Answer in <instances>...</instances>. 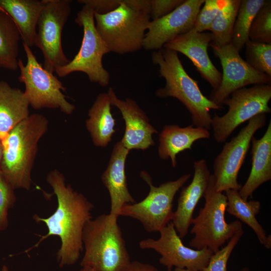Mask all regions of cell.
Instances as JSON below:
<instances>
[{"label":"cell","instance_id":"obj_36","mask_svg":"<svg viewBox=\"0 0 271 271\" xmlns=\"http://www.w3.org/2000/svg\"><path fill=\"white\" fill-rule=\"evenodd\" d=\"M125 271H159L153 265L138 261H131Z\"/></svg>","mask_w":271,"mask_h":271},{"label":"cell","instance_id":"obj_22","mask_svg":"<svg viewBox=\"0 0 271 271\" xmlns=\"http://www.w3.org/2000/svg\"><path fill=\"white\" fill-rule=\"evenodd\" d=\"M44 0H0V9L7 13L16 24L23 43L35 46L37 26Z\"/></svg>","mask_w":271,"mask_h":271},{"label":"cell","instance_id":"obj_8","mask_svg":"<svg viewBox=\"0 0 271 271\" xmlns=\"http://www.w3.org/2000/svg\"><path fill=\"white\" fill-rule=\"evenodd\" d=\"M75 21L83 28L80 48L72 60L57 68L55 73L64 77L73 72H81L87 75L90 82L105 87L109 84L110 74L103 67L102 58L109 51L96 29L93 11L83 5Z\"/></svg>","mask_w":271,"mask_h":271},{"label":"cell","instance_id":"obj_30","mask_svg":"<svg viewBox=\"0 0 271 271\" xmlns=\"http://www.w3.org/2000/svg\"><path fill=\"white\" fill-rule=\"evenodd\" d=\"M249 39L271 44V1H265L251 23Z\"/></svg>","mask_w":271,"mask_h":271},{"label":"cell","instance_id":"obj_10","mask_svg":"<svg viewBox=\"0 0 271 271\" xmlns=\"http://www.w3.org/2000/svg\"><path fill=\"white\" fill-rule=\"evenodd\" d=\"M270 99L271 84L254 85L233 92L222 102L228 107L227 112L221 116L215 113L212 117L214 140L223 143L242 123L258 114L270 113Z\"/></svg>","mask_w":271,"mask_h":271},{"label":"cell","instance_id":"obj_40","mask_svg":"<svg viewBox=\"0 0 271 271\" xmlns=\"http://www.w3.org/2000/svg\"><path fill=\"white\" fill-rule=\"evenodd\" d=\"M2 143L0 142V163L2 160Z\"/></svg>","mask_w":271,"mask_h":271},{"label":"cell","instance_id":"obj_11","mask_svg":"<svg viewBox=\"0 0 271 271\" xmlns=\"http://www.w3.org/2000/svg\"><path fill=\"white\" fill-rule=\"evenodd\" d=\"M70 0H44L37 23L35 46L44 57L43 67L52 73L68 63L62 46V32L71 12Z\"/></svg>","mask_w":271,"mask_h":271},{"label":"cell","instance_id":"obj_13","mask_svg":"<svg viewBox=\"0 0 271 271\" xmlns=\"http://www.w3.org/2000/svg\"><path fill=\"white\" fill-rule=\"evenodd\" d=\"M210 47L223 70L220 86L208 98L217 105L222 107V102L237 89L250 85L271 84V76L253 68L231 44Z\"/></svg>","mask_w":271,"mask_h":271},{"label":"cell","instance_id":"obj_19","mask_svg":"<svg viewBox=\"0 0 271 271\" xmlns=\"http://www.w3.org/2000/svg\"><path fill=\"white\" fill-rule=\"evenodd\" d=\"M129 150L120 141L114 146L106 170L101 175V181L108 190L110 198L109 215L117 218L121 209L125 205L136 202L128 189L125 165Z\"/></svg>","mask_w":271,"mask_h":271},{"label":"cell","instance_id":"obj_37","mask_svg":"<svg viewBox=\"0 0 271 271\" xmlns=\"http://www.w3.org/2000/svg\"><path fill=\"white\" fill-rule=\"evenodd\" d=\"M165 271H191V270L187 269H185V268H175L174 270H172V269H167Z\"/></svg>","mask_w":271,"mask_h":271},{"label":"cell","instance_id":"obj_41","mask_svg":"<svg viewBox=\"0 0 271 271\" xmlns=\"http://www.w3.org/2000/svg\"><path fill=\"white\" fill-rule=\"evenodd\" d=\"M239 271H251V270L247 267H243L241 268Z\"/></svg>","mask_w":271,"mask_h":271},{"label":"cell","instance_id":"obj_25","mask_svg":"<svg viewBox=\"0 0 271 271\" xmlns=\"http://www.w3.org/2000/svg\"><path fill=\"white\" fill-rule=\"evenodd\" d=\"M225 192L227 197V212L249 226L255 233L260 243L266 248L270 249V235H266L265 231L256 218V215L260 210V202L244 200L237 190L229 189Z\"/></svg>","mask_w":271,"mask_h":271},{"label":"cell","instance_id":"obj_14","mask_svg":"<svg viewBox=\"0 0 271 271\" xmlns=\"http://www.w3.org/2000/svg\"><path fill=\"white\" fill-rule=\"evenodd\" d=\"M158 239L149 238L141 240L142 249H153L160 255V263L167 269L185 268L200 271L208 263L213 253L209 249H195L185 246L171 221L160 231Z\"/></svg>","mask_w":271,"mask_h":271},{"label":"cell","instance_id":"obj_39","mask_svg":"<svg viewBox=\"0 0 271 271\" xmlns=\"http://www.w3.org/2000/svg\"><path fill=\"white\" fill-rule=\"evenodd\" d=\"M1 271H9V270L7 265H4L2 268Z\"/></svg>","mask_w":271,"mask_h":271},{"label":"cell","instance_id":"obj_28","mask_svg":"<svg viewBox=\"0 0 271 271\" xmlns=\"http://www.w3.org/2000/svg\"><path fill=\"white\" fill-rule=\"evenodd\" d=\"M265 0H240L231 44L240 52L249 40V31L255 15Z\"/></svg>","mask_w":271,"mask_h":271},{"label":"cell","instance_id":"obj_27","mask_svg":"<svg viewBox=\"0 0 271 271\" xmlns=\"http://www.w3.org/2000/svg\"><path fill=\"white\" fill-rule=\"evenodd\" d=\"M240 3V0H226L209 29L212 36L210 46L222 47L231 44Z\"/></svg>","mask_w":271,"mask_h":271},{"label":"cell","instance_id":"obj_21","mask_svg":"<svg viewBox=\"0 0 271 271\" xmlns=\"http://www.w3.org/2000/svg\"><path fill=\"white\" fill-rule=\"evenodd\" d=\"M210 137L209 130L190 125L181 127L172 124L164 126L159 134L158 153L160 159H170L173 168L177 165V155L186 150L191 149L194 143Z\"/></svg>","mask_w":271,"mask_h":271},{"label":"cell","instance_id":"obj_2","mask_svg":"<svg viewBox=\"0 0 271 271\" xmlns=\"http://www.w3.org/2000/svg\"><path fill=\"white\" fill-rule=\"evenodd\" d=\"M151 59L154 64L158 66L160 76L166 81L165 86L156 91V96L177 98L191 114L193 125L210 129L212 117L210 110H220L222 107L202 93L198 81L185 70L178 53L163 47L153 51Z\"/></svg>","mask_w":271,"mask_h":271},{"label":"cell","instance_id":"obj_3","mask_svg":"<svg viewBox=\"0 0 271 271\" xmlns=\"http://www.w3.org/2000/svg\"><path fill=\"white\" fill-rule=\"evenodd\" d=\"M43 115L34 113L15 127L2 142L0 170L13 189L28 190L40 140L48 128Z\"/></svg>","mask_w":271,"mask_h":271},{"label":"cell","instance_id":"obj_20","mask_svg":"<svg viewBox=\"0 0 271 271\" xmlns=\"http://www.w3.org/2000/svg\"><path fill=\"white\" fill-rule=\"evenodd\" d=\"M251 144V168L243 186L238 190L245 200L252 196L253 192L263 183L271 180V120L262 137H253Z\"/></svg>","mask_w":271,"mask_h":271},{"label":"cell","instance_id":"obj_6","mask_svg":"<svg viewBox=\"0 0 271 271\" xmlns=\"http://www.w3.org/2000/svg\"><path fill=\"white\" fill-rule=\"evenodd\" d=\"M203 197L204 205L200 209L198 215L192 220L191 233L194 236L189 245L195 249H209L214 253L242 229V225L238 220L226 222L227 197L222 192L216 190L213 174L210 175Z\"/></svg>","mask_w":271,"mask_h":271},{"label":"cell","instance_id":"obj_34","mask_svg":"<svg viewBox=\"0 0 271 271\" xmlns=\"http://www.w3.org/2000/svg\"><path fill=\"white\" fill-rule=\"evenodd\" d=\"M150 18L155 20L171 13L185 0H150Z\"/></svg>","mask_w":271,"mask_h":271},{"label":"cell","instance_id":"obj_38","mask_svg":"<svg viewBox=\"0 0 271 271\" xmlns=\"http://www.w3.org/2000/svg\"><path fill=\"white\" fill-rule=\"evenodd\" d=\"M80 271H93L92 269L88 267H82Z\"/></svg>","mask_w":271,"mask_h":271},{"label":"cell","instance_id":"obj_9","mask_svg":"<svg viewBox=\"0 0 271 271\" xmlns=\"http://www.w3.org/2000/svg\"><path fill=\"white\" fill-rule=\"evenodd\" d=\"M140 176L150 186L149 194L139 202L124 206L118 216L139 221L149 232H159L172 221L175 196L191 175H183L176 180L167 181L158 187L153 185L151 177L146 171L141 172Z\"/></svg>","mask_w":271,"mask_h":271},{"label":"cell","instance_id":"obj_31","mask_svg":"<svg viewBox=\"0 0 271 271\" xmlns=\"http://www.w3.org/2000/svg\"><path fill=\"white\" fill-rule=\"evenodd\" d=\"M243 233L242 229L237 231L226 245L212 254L207 265L200 271H228L227 265L230 256Z\"/></svg>","mask_w":271,"mask_h":271},{"label":"cell","instance_id":"obj_4","mask_svg":"<svg viewBox=\"0 0 271 271\" xmlns=\"http://www.w3.org/2000/svg\"><path fill=\"white\" fill-rule=\"evenodd\" d=\"M117 218L101 214L85 224L82 267L93 271H125L131 261Z\"/></svg>","mask_w":271,"mask_h":271},{"label":"cell","instance_id":"obj_26","mask_svg":"<svg viewBox=\"0 0 271 271\" xmlns=\"http://www.w3.org/2000/svg\"><path fill=\"white\" fill-rule=\"evenodd\" d=\"M20 31L11 17L0 9V68L18 69Z\"/></svg>","mask_w":271,"mask_h":271},{"label":"cell","instance_id":"obj_33","mask_svg":"<svg viewBox=\"0 0 271 271\" xmlns=\"http://www.w3.org/2000/svg\"><path fill=\"white\" fill-rule=\"evenodd\" d=\"M14 191L0 170V231L8 226V211L16 201Z\"/></svg>","mask_w":271,"mask_h":271},{"label":"cell","instance_id":"obj_24","mask_svg":"<svg viewBox=\"0 0 271 271\" xmlns=\"http://www.w3.org/2000/svg\"><path fill=\"white\" fill-rule=\"evenodd\" d=\"M111 106L108 93H101L88 110L86 127L97 147H106L115 132V120L111 112Z\"/></svg>","mask_w":271,"mask_h":271},{"label":"cell","instance_id":"obj_1","mask_svg":"<svg viewBox=\"0 0 271 271\" xmlns=\"http://www.w3.org/2000/svg\"><path fill=\"white\" fill-rule=\"evenodd\" d=\"M47 182L51 186L57 200L54 213L44 218L35 215L34 219L44 222L48 231L42 236L34 246L37 247L45 239L54 235L60 237L61 246L56 258L61 267L74 264L83 249L82 233L86 223L92 218L93 205L82 194L66 185L64 175L57 169L48 173Z\"/></svg>","mask_w":271,"mask_h":271},{"label":"cell","instance_id":"obj_5","mask_svg":"<svg viewBox=\"0 0 271 271\" xmlns=\"http://www.w3.org/2000/svg\"><path fill=\"white\" fill-rule=\"evenodd\" d=\"M95 28L109 52L133 53L143 48L151 21L150 14L129 6L126 0L105 14L94 13Z\"/></svg>","mask_w":271,"mask_h":271},{"label":"cell","instance_id":"obj_7","mask_svg":"<svg viewBox=\"0 0 271 271\" xmlns=\"http://www.w3.org/2000/svg\"><path fill=\"white\" fill-rule=\"evenodd\" d=\"M23 46L27 63L24 65L19 59L20 74L18 80L25 85L24 92L29 105L36 109L59 108L66 114H71L75 106L67 101L66 96L62 93L65 87L62 82L44 68L30 47L23 43Z\"/></svg>","mask_w":271,"mask_h":271},{"label":"cell","instance_id":"obj_18","mask_svg":"<svg viewBox=\"0 0 271 271\" xmlns=\"http://www.w3.org/2000/svg\"><path fill=\"white\" fill-rule=\"evenodd\" d=\"M194 174L191 183L182 188L176 210L172 222L181 238L186 236L191 224L193 214L200 199L203 197L211 175L204 159L193 164Z\"/></svg>","mask_w":271,"mask_h":271},{"label":"cell","instance_id":"obj_29","mask_svg":"<svg viewBox=\"0 0 271 271\" xmlns=\"http://www.w3.org/2000/svg\"><path fill=\"white\" fill-rule=\"evenodd\" d=\"M244 47L246 62L257 71L271 76V44L249 39Z\"/></svg>","mask_w":271,"mask_h":271},{"label":"cell","instance_id":"obj_12","mask_svg":"<svg viewBox=\"0 0 271 271\" xmlns=\"http://www.w3.org/2000/svg\"><path fill=\"white\" fill-rule=\"evenodd\" d=\"M266 114L251 118L238 133L226 142L213 165L215 187L218 192L227 190L238 191L241 186L237 181L238 173L251 145L254 133L266 123Z\"/></svg>","mask_w":271,"mask_h":271},{"label":"cell","instance_id":"obj_17","mask_svg":"<svg viewBox=\"0 0 271 271\" xmlns=\"http://www.w3.org/2000/svg\"><path fill=\"white\" fill-rule=\"evenodd\" d=\"M212 41L211 33L198 32L193 29L166 44L163 47L179 52L192 62L203 79L213 88L220 86L222 74L213 65L207 52Z\"/></svg>","mask_w":271,"mask_h":271},{"label":"cell","instance_id":"obj_16","mask_svg":"<svg viewBox=\"0 0 271 271\" xmlns=\"http://www.w3.org/2000/svg\"><path fill=\"white\" fill-rule=\"evenodd\" d=\"M111 105L117 108L125 121V132L120 142L129 151L146 150L155 144L153 138L157 130L150 123L145 112L132 99L118 98L112 88L107 92Z\"/></svg>","mask_w":271,"mask_h":271},{"label":"cell","instance_id":"obj_32","mask_svg":"<svg viewBox=\"0 0 271 271\" xmlns=\"http://www.w3.org/2000/svg\"><path fill=\"white\" fill-rule=\"evenodd\" d=\"M225 2L226 0H205L204 6L200 10L196 18L193 29L200 33L209 31Z\"/></svg>","mask_w":271,"mask_h":271},{"label":"cell","instance_id":"obj_15","mask_svg":"<svg viewBox=\"0 0 271 271\" xmlns=\"http://www.w3.org/2000/svg\"><path fill=\"white\" fill-rule=\"evenodd\" d=\"M205 0H185L170 14L151 21L143 42V48L157 51L167 43L192 29Z\"/></svg>","mask_w":271,"mask_h":271},{"label":"cell","instance_id":"obj_35","mask_svg":"<svg viewBox=\"0 0 271 271\" xmlns=\"http://www.w3.org/2000/svg\"><path fill=\"white\" fill-rule=\"evenodd\" d=\"M77 2L89 7L94 13L103 15L115 9L121 0H79Z\"/></svg>","mask_w":271,"mask_h":271},{"label":"cell","instance_id":"obj_23","mask_svg":"<svg viewBox=\"0 0 271 271\" xmlns=\"http://www.w3.org/2000/svg\"><path fill=\"white\" fill-rule=\"evenodd\" d=\"M29 103L24 91L0 81V142L29 115Z\"/></svg>","mask_w":271,"mask_h":271}]
</instances>
